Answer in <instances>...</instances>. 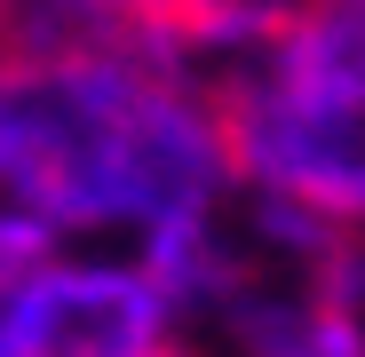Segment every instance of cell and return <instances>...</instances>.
I'll list each match as a JSON object with an SVG mask.
<instances>
[{
  "label": "cell",
  "instance_id": "obj_1",
  "mask_svg": "<svg viewBox=\"0 0 365 357\" xmlns=\"http://www.w3.org/2000/svg\"><path fill=\"white\" fill-rule=\"evenodd\" d=\"M215 175L199 95L135 40L103 24L0 40V207L40 230L175 238L207 222Z\"/></svg>",
  "mask_w": 365,
  "mask_h": 357
},
{
  "label": "cell",
  "instance_id": "obj_2",
  "mask_svg": "<svg viewBox=\"0 0 365 357\" xmlns=\"http://www.w3.org/2000/svg\"><path fill=\"white\" fill-rule=\"evenodd\" d=\"M191 95L222 175H247L326 230H357V0L302 16L255 48V64Z\"/></svg>",
  "mask_w": 365,
  "mask_h": 357
},
{
  "label": "cell",
  "instance_id": "obj_3",
  "mask_svg": "<svg viewBox=\"0 0 365 357\" xmlns=\"http://www.w3.org/2000/svg\"><path fill=\"white\" fill-rule=\"evenodd\" d=\"M167 318V286L151 270L72 262L24 270L0 294V357H143Z\"/></svg>",
  "mask_w": 365,
  "mask_h": 357
},
{
  "label": "cell",
  "instance_id": "obj_4",
  "mask_svg": "<svg viewBox=\"0 0 365 357\" xmlns=\"http://www.w3.org/2000/svg\"><path fill=\"white\" fill-rule=\"evenodd\" d=\"M143 357H199V349H175V341H151Z\"/></svg>",
  "mask_w": 365,
  "mask_h": 357
}]
</instances>
